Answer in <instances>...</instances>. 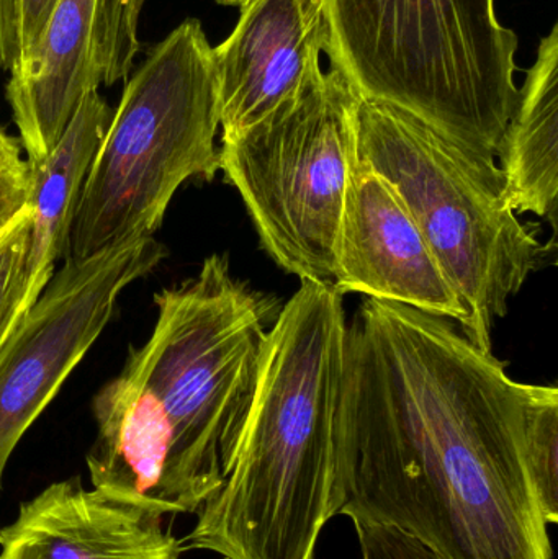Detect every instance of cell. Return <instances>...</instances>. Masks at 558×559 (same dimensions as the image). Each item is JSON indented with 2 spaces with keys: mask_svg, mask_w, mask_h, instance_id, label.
Masks as SVG:
<instances>
[{
  "mask_svg": "<svg viewBox=\"0 0 558 559\" xmlns=\"http://www.w3.org/2000/svg\"><path fill=\"white\" fill-rule=\"evenodd\" d=\"M513 212L557 225L558 25L541 39L498 156Z\"/></svg>",
  "mask_w": 558,
  "mask_h": 559,
  "instance_id": "5bb4252c",
  "label": "cell"
},
{
  "mask_svg": "<svg viewBox=\"0 0 558 559\" xmlns=\"http://www.w3.org/2000/svg\"><path fill=\"white\" fill-rule=\"evenodd\" d=\"M97 0H59L38 41L10 71L5 98L29 163L51 153L82 98L98 91L92 64Z\"/></svg>",
  "mask_w": 558,
  "mask_h": 559,
  "instance_id": "7c38bea8",
  "label": "cell"
},
{
  "mask_svg": "<svg viewBox=\"0 0 558 559\" xmlns=\"http://www.w3.org/2000/svg\"><path fill=\"white\" fill-rule=\"evenodd\" d=\"M154 302L150 338L92 401L88 476L161 518L197 514L231 468L281 306L236 277L225 254Z\"/></svg>",
  "mask_w": 558,
  "mask_h": 559,
  "instance_id": "7a4b0ae2",
  "label": "cell"
},
{
  "mask_svg": "<svg viewBox=\"0 0 558 559\" xmlns=\"http://www.w3.org/2000/svg\"><path fill=\"white\" fill-rule=\"evenodd\" d=\"M154 238L66 259L0 347V491L13 450L110 322L121 292L166 258Z\"/></svg>",
  "mask_w": 558,
  "mask_h": 559,
  "instance_id": "ba28073f",
  "label": "cell"
},
{
  "mask_svg": "<svg viewBox=\"0 0 558 559\" xmlns=\"http://www.w3.org/2000/svg\"><path fill=\"white\" fill-rule=\"evenodd\" d=\"M163 518L117 501L78 478L23 502L0 531V559H179Z\"/></svg>",
  "mask_w": 558,
  "mask_h": 559,
  "instance_id": "8fae6325",
  "label": "cell"
},
{
  "mask_svg": "<svg viewBox=\"0 0 558 559\" xmlns=\"http://www.w3.org/2000/svg\"><path fill=\"white\" fill-rule=\"evenodd\" d=\"M146 0H97L92 64L98 85L127 81L140 52L138 25Z\"/></svg>",
  "mask_w": 558,
  "mask_h": 559,
  "instance_id": "9a60e30c",
  "label": "cell"
},
{
  "mask_svg": "<svg viewBox=\"0 0 558 559\" xmlns=\"http://www.w3.org/2000/svg\"><path fill=\"white\" fill-rule=\"evenodd\" d=\"M343 295L300 280L272 322L254 400L223 485L180 550L225 559H314L340 515L336 414L346 355Z\"/></svg>",
  "mask_w": 558,
  "mask_h": 559,
  "instance_id": "3957f363",
  "label": "cell"
},
{
  "mask_svg": "<svg viewBox=\"0 0 558 559\" xmlns=\"http://www.w3.org/2000/svg\"><path fill=\"white\" fill-rule=\"evenodd\" d=\"M334 288L464 321V308L393 187L354 150L334 259Z\"/></svg>",
  "mask_w": 558,
  "mask_h": 559,
  "instance_id": "9c48e42d",
  "label": "cell"
},
{
  "mask_svg": "<svg viewBox=\"0 0 558 559\" xmlns=\"http://www.w3.org/2000/svg\"><path fill=\"white\" fill-rule=\"evenodd\" d=\"M354 150L399 193L425 236L464 308L462 334L494 352L495 324L554 249L511 209L497 160L400 108L360 97Z\"/></svg>",
  "mask_w": 558,
  "mask_h": 559,
  "instance_id": "5b68a950",
  "label": "cell"
},
{
  "mask_svg": "<svg viewBox=\"0 0 558 559\" xmlns=\"http://www.w3.org/2000/svg\"><path fill=\"white\" fill-rule=\"evenodd\" d=\"M357 100L330 66L304 95L222 138L219 170L238 190L262 249L300 280L333 282Z\"/></svg>",
  "mask_w": 558,
  "mask_h": 559,
  "instance_id": "52a82bcc",
  "label": "cell"
},
{
  "mask_svg": "<svg viewBox=\"0 0 558 559\" xmlns=\"http://www.w3.org/2000/svg\"><path fill=\"white\" fill-rule=\"evenodd\" d=\"M32 167L23 159L20 143L0 128V229L28 206Z\"/></svg>",
  "mask_w": 558,
  "mask_h": 559,
  "instance_id": "e0dca14e",
  "label": "cell"
},
{
  "mask_svg": "<svg viewBox=\"0 0 558 559\" xmlns=\"http://www.w3.org/2000/svg\"><path fill=\"white\" fill-rule=\"evenodd\" d=\"M219 5L239 7L245 0H216Z\"/></svg>",
  "mask_w": 558,
  "mask_h": 559,
  "instance_id": "44dd1931",
  "label": "cell"
},
{
  "mask_svg": "<svg viewBox=\"0 0 558 559\" xmlns=\"http://www.w3.org/2000/svg\"><path fill=\"white\" fill-rule=\"evenodd\" d=\"M33 213L26 206L0 229V347L28 311V252Z\"/></svg>",
  "mask_w": 558,
  "mask_h": 559,
  "instance_id": "2e32d148",
  "label": "cell"
},
{
  "mask_svg": "<svg viewBox=\"0 0 558 559\" xmlns=\"http://www.w3.org/2000/svg\"><path fill=\"white\" fill-rule=\"evenodd\" d=\"M324 52L360 98L497 160L520 100V39L495 0H324Z\"/></svg>",
  "mask_w": 558,
  "mask_h": 559,
  "instance_id": "277c9868",
  "label": "cell"
},
{
  "mask_svg": "<svg viewBox=\"0 0 558 559\" xmlns=\"http://www.w3.org/2000/svg\"><path fill=\"white\" fill-rule=\"evenodd\" d=\"M556 391L513 380L451 319L367 298L347 322L340 515L441 559H554L534 426Z\"/></svg>",
  "mask_w": 558,
  "mask_h": 559,
  "instance_id": "6da1fadb",
  "label": "cell"
},
{
  "mask_svg": "<svg viewBox=\"0 0 558 559\" xmlns=\"http://www.w3.org/2000/svg\"><path fill=\"white\" fill-rule=\"evenodd\" d=\"M20 59V0H0V69L12 71Z\"/></svg>",
  "mask_w": 558,
  "mask_h": 559,
  "instance_id": "d6986e66",
  "label": "cell"
},
{
  "mask_svg": "<svg viewBox=\"0 0 558 559\" xmlns=\"http://www.w3.org/2000/svg\"><path fill=\"white\" fill-rule=\"evenodd\" d=\"M114 111L98 91L88 92L51 153L35 163L28 160V206L33 213L26 295L29 308L55 275L56 264L68 255L82 189Z\"/></svg>",
  "mask_w": 558,
  "mask_h": 559,
  "instance_id": "4fadbf2b",
  "label": "cell"
},
{
  "mask_svg": "<svg viewBox=\"0 0 558 559\" xmlns=\"http://www.w3.org/2000/svg\"><path fill=\"white\" fill-rule=\"evenodd\" d=\"M360 559H441L422 542L395 527L353 522Z\"/></svg>",
  "mask_w": 558,
  "mask_h": 559,
  "instance_id": "ac0fdd59",
  "label": "cell"
},
{
  "mask_svg": "<svg viewBox=\"0 0 558 559\" xmlns=\"http://www.w3.org/2000/svg\"><path fill=\"white\" fill-rule=\"evenodd\" d=\"M58 2L59 0H20V45H22V58L38 41Z\"/></svg>",
  "mask_w": 558,
  "mask_h": 559,
  "instance_id": "ffe728a7",
  "label": "cell"
},
{
  "mask_svg": "<svg viewBox=\"0 0 558 559\" xmlns=\"http://www.w3.org/2000/svg\"><path fill=\"white\" fill-rule=\"evenodd\" d=\"M218 128L213 46L202 23L187 19L124 85L85 179L66 259L154 238L177 190L218 174Z\"/></svg>",
  "mask_w": 558,
  "mask_h": 559,
  "instance_id": "8992f818",
  "label": "cell"
},
{
  "mask_svg": "<svg viewBox=\"0 0 558 559\" xmlns=\"http://www.w3.org/2000/svg\"><path fill=\"white\" fill-rule=\"evenodd\" d=\"M231 35L213 48L222 138L304 95L323 75L324 0H245Z\"/></svg>",
  "mask_w": 558,
  "mask_h": 559,
  "instance_id": "30bf717a",
  "label": "cell"
}]
</instances>
